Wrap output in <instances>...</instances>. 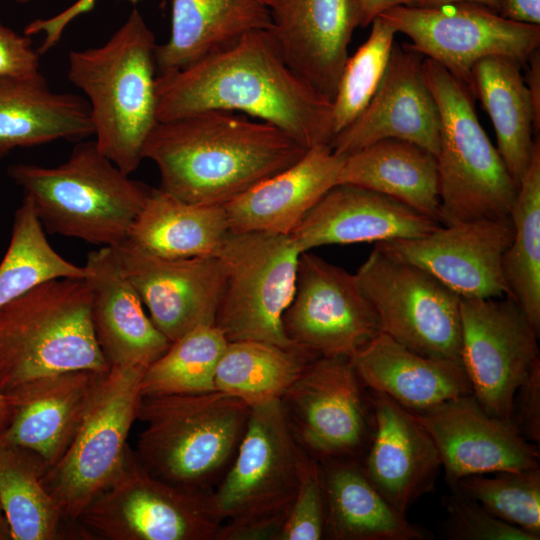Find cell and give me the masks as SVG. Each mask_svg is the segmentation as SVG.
I'll list each match as a JSON object with an SVG mask.
<instances>
[{"instance_id": "4", "label": "cell", "mask_w": 540, "mask_h": 540, "mask_svg": "<svg viewBox=\"0 0 540 540\" xmlns=\"http://www.w3.org/2000/svg\"><path fill=\"white\" fill-rule=\"evenodd\" d=\"M49 233L118 247L129 236L151 189L124 173L96 146L79 141L64 163H18L7 170Z\"/></svg>"}, {"instance_id": "46", "label": "cell", "mask_w": 540, "mask_h": 540, "mask_svg": "<svg viewBox=\"0 0 540 540\" xmlns=\"http://www.w3.org/2000/svg\"><path fill=\"white\" fill-rule=\"evenodd\" d=\"M499 14L515 22L540 25V0H502Z\"/></svg>"}, {"instance_id": "23", "label": "cell", "mask_w": 540, "mask_h": 540, "mask_svg": "<svg viewBox=\"0 0 540 540\" xmlns=\"http://www.w3.org/2000/svg\"><path fill=\"white\" fill-rule=\"evenodd\" d=\"M373 433L362 468L400 512L434 490L441 466L435 443L415 414L387 395L369 390Z\"/></svg>"}, {"instance_id": "37", "label": "cell", "mask_w": 540, "mask_h": 540, "mask_svg": "<svg viewBox=\"0 0 540 540\" xmlns=\"http://www.w3.org/2000/svg\"><path fill=\"white\" fill-rule=\"evenodd\" d=\"M85 276L84 266L66 260L51 246L32 201L25 196L0 263V308L43 282Z\"/></svg>"}, {"instance_id": "15", "label": "cell", "mask_w": 540, "mask_h": 540, "mask_svg": "<svg viewBox=\"0 0 540 540\" xmlns=\"http://www.w3.org/2000/svg\"><path fill=\"white\" fill-rule=\"evenodd\" d=\"M461 362L478 403L510 422L516 390L540 361L539 334L510 296L461 298Z\"/></svg>"}, {"instance_id": "27", "label": "cell", "mask_w": 540, "mask_h": 540, "mask_svg": "<svg viewBox=\"0 0 540 540\" xmlns=\"http://www.w3.org/2000/svg\"><path fill=\"white\" fill-rule=\"evenodd\" d=\"M350 361L368 390L412 412L473 394L462 362L421 355L382 332Z\"/></svg>"}, {"instance_id": "9", "label": "cell", "mask_w": 540, "mask_h": 540, "mask_svg": "<svg viewBox=\"0 0 540 540\" xmlns=\"http://www.w3.org/2000/svg\"><path fill=\"white\" fill-rule=\"evenodd\" d=\"M222 523L212 493L151 475L130 446L75 522L81 539L101 540H212Z\"/></svg>"}, {"instance_id": "51", "label": "cell", "mask_w": 540, "mask_h": 540, "mask_svg": "<svg viewBox=\"0 0 540 540\" xmlns=\"http://www.w3.org/2000/svg\"><path fill=\"white\" fill-rule=\"evenodd\" d=\"M0 540H13L12 531L0 503Z\"/></svg>"}, {"instance_id": "43", "label": "cell", "mask_w": 540, "mask_h": 540, "mask_svg": "<svg viewBox=\"0 0 540 540\" xmlns=\"http://www.w3.org/2000/svg\"><path fill=\"white\" fill-rule=\"evenodd\" d=\"M40 54L26 34L0 22V79H28L40 74Z\"/></svg>"}, {"instance_id": "39", "label": "cell", "mask_w": 540, "mask_h": 540, "mask_svg": "<svg viewBox=\"0 0 540 540\" xmlns=\"http://www.w3.org/2000/svg\"><path fill=\"white\" fill-rule=\"evenodd\" d=\"M371 24L367 40L352 56H348L341 72L332 101L333 137L362 113L388 64L397 32L379 16Z\"/></svg>"}, {"instance_id": "28", "label": "cell", "mask_w": 540, "mask_h": 540, "mask_svg": "<svg viewBox=\"0 0 540 540\" xmlns=\"http://www.w3.org/2000/svg\"><path fill=\"white\" fill-rule=\"evenodd\" d=\"M94 135L86 99L50 89L43 74L0 79V158L16 148Z\"/></svg>"}, {"instance_id": "22", "label": "cell", "mask_w": 540, "mask_h": 540, "mask_svg": "<svg viewBox=\"0 0 540 540\" xmlns=\"http://www.w3.org/2000/svg\"><path fill=\"white\" fill-rule=\"evenodd\" d=\"M441 224L385 194L352 184L332 187L290 236L300 252L332 244L426 236Z\"/></svg>"}, {"instance_id": "49", "label": "cell", "mask_w": 540, "mask_h": 540, "mask_svg": "<svg viewBox=\"0 0 540 540\" xmlns=\"http://www.w3.org/2000/svg\"><path fill=\"white\" fill-rule=\"evenodd\" d=\"M458 2H471L483 5L497 13L500 12L502 0H421L418 6L435 7Z\"/></svg>"}, {"instance_id": "12", "label": "cell", "mask_w": 540, "mask_h": 540, "mask_svg": "<svg viewBox=\"0 0 540 540\" xmlns=\"http://www.w3.org/2000/svg\"><path fill=\"white\" fill-rule=\"evenodd\" d=\"M355 275L382 333L421 355L461 362V297L454 291L377 247Z\"/></svg>"}, {"instance_id": "16", "label": "cell", "mask_w": 540, "mask_h": 540, "mask_svg": "<svg viewBox=\"0 0 540 540\" xmlns=\"http://www.w3.org/2000/svg\"><path fill=\"white\" fill-rule=\"evenodd\" d=\"M283 327L293 344L318 357L350 358L381 333L356 275L310 251L300 254Z\"/></svg>"}, {"instance_id": "34", "label": "cell", "mask_w": 540, "mask_h": 540, "mask_svg": "<svg viewBox=\"0 0 540 540\" xmlns=\"http://www.w3.org/2000/svg\"><path fill=\"white\" fill-rule=\"evenodd\" d=\"M47 469L32 450L0 440V503L13 540L81 539L43 486Z\"/></svg>"}, {"instance_id": "50", "label": "cell", "mask_w": 540, "mask_h": 540, "mask_svg": "<svg viewBox=\"0 0 540 540\" xmlns=\"http://www.w3.org/2000/svg\"><path fill=\"white\" fill-rule=\"evenodd\" d=\"M14 413V405L10 395L0 392V435L10 424Z\"/></svg>"}, {"instance_id": "40", "label": "cell", "mask_w": 540, "mask_h": 540, "mask_svg": "<svg viewBox=\"0 0 540 540\" xmlns=\"http://www.w3.org/2000/svg\"><path fill=\"white\" fill-rule=\"evenodd\" d=\"M453 487L497 518L540 539V466L471 475Z\"/></svg>"}, {"instance_id": "18", "label": "cell", "mask_w": 540, "mask_h": 540, "mask_svg": "<svg viewBox=\"0 0 540 540\" xmlns=\"http://www.w3.org/2000/svg\"><path fill=\"white\" fill-rule=\"evenodd\" d=\"M413 413L433 439L450 487L471 475L539 466V445L489 414L473 394Z\"/></svg>"}, {"instance_id": "24", "label": "cell", "mask_w": 540, "mask_h": 540, "mask_svg": "<svg viewBox=\"0 0 540 540\" xmlns=\"http://www.w3.org/2000/svg\"><path fill=\"white\" fill-rule=\"evenodd\" d=\"M84 267L92 325L109 368H148L171 342L145 313L139 295L122 272L115 249L104 246L89 252Z\"/></svg>"}, {"instance_id": "33", "label": "cell", "mask_w": 540, "mask_h": 540, "mask_svg": "<svg viewBox=\"0 0 540 540\" xmlns=\"http://www.w3.org/2000/svg\"><path fill=\"white\" fill-rule=\"evenodd\" d=\"M521 65L508 57L489 56L471 71L472 92L491 119L497 150L518 186L532 158V132L540 128Z\"/></svg>"}, {"instance_id": "21", "label": "cell", "mask_w": 540, "mask_h": 540, "mask_svg": "<svg viewBox=\"0 0 540 540\" xmlns=\"http://www.w3.org/2000/svg\"><path fill=\"white\" fill-rule=\"evenodd\" d=\"M289 68L332 102L354 30L360 0H260Z\"/></svg>"}, {"instance_id": "25", "label": "cell", "mask_w": 540, "mask_h": 540, "mask_svg": "<svg viewBox=\"0 0 540 540\" xmlns=\"http://www.w3.org/2000/svg\"><path fill=\"white\" fill-rule=\"evenodd\" d=\"M103 373L67 371L17 386L7 393L14 413L0 440L32 450L48 469L54 466L73 441Z\"/></svg>"}, {"instance_id": "47", "label": "cell", "mask_w": 540, "mask_h": 540, "mask_svg": "<svg viewBox=\"0 0 540 540\" xmlns=\"http://www.w3.org/2000/svg\"><path fill=\"white\" fill-rule=\"evenodd\" d=\"M421 0H360V27H365L384 11L396 6H418Z\"/></svg>"}, {"instance_id": "3", "label": "cell", "mask_w": 540, "mask_h": 540, "mask_svg": "<svg viewBox=\"0 0 540 540\" xmlns=\"http://www.w3.org/2000/svg\"><path fill=\"white\" fill-rule=\"evenodd\" d=\"M156 39L137 9L98 47L68 55V80L86 96L97 148L130 175L158 123Z\"/></svg>"}, {"instance_id": "17", "label": "cell", "mask_w": 540, "mask_h": 540, "mask_svg": "<svg viewBox=\"0 0 540 540\" xmlns=\"http://www.w3.org/2000/svg\"><path fill=\"white\" fill-rule=\"evenodd\" d=\"M513 232L509 215L441 225L426 236L384 241L375 247L423 268L461 298L511 297L502 257Z\"/></svg>"}, {"instance_id": "30", "label": "cell", "mask_w": 540, "mask_h": 540, "mask_svg": "<svg viewBox=\"0 0 540 540\" xmlns=\"http://www.w3.org/2000/svg\"><path fill=\"white\" fill-rule=\"evenodd\" d=\"M325 537L334 540H430L370 482L357 460L323 462Z\"/></svg>"}, {"instance_id": "11", "label": "cell", "mask_w": 540, "mask_h": 540, "mask_svg": "<svg viewBox=\"0 0 540 540\" xmlns=\"http://www.w3.org/2000/svg\"><path fill=\"white\" fill-rule=\"evenodd\" d=\"M146 369L110 367L102 374L73 441L43 475L44 488L67 522L75 524L121 468Z\"/></svg>"}, {"instance_id": "6", "label": "cell", "mask_w": 540, "mask_h": 540, "mask_svg": "<svg viewBox=\"0 0 540 540\" xmlns=\"http://www.w3.org/2000/svg\"><path fill=\"white\" fill-rule=\"evenodd\" d=\"M249 413L244 401L218 390L141 395L137 419L145 426L135 454L161 480L205 488L238 447Z\"/></svg>"}, {"instance_id": "7", "label": "cell", "mask_w": 540, "mask_h": 540, "mask_svg": "<svg viewBox=\"0 0 540 540\" xmlns=\"http://www.w3.org/2000/svg\"><path fill=\"white\" fill-rule=\"evenodd\" d=\"M422 68L441 120L440 224L509 216L518 185L478 121L473 93L432 59L424 57Z\"/></svg>"}, {"instance_id": "44", "label": "cell", "mask_w": 540, "mask_h": 540, "mask_svg": "<svg viewBox=\"0 0 540 540\" xmlns=\"http://www.w3.org/2000/svg\"><path fill=\"white\" fill-rule=\"evenodd\" d=\"M510 423L528 441L540 442V361L535 363L515 392Z\"/></svg>"}, {"instance_id": "42", "label": "cell", "mask_w": 540, "mask_h": 540, "mask_svg": "<svg viewBox=\"0 0 540 540\" xmlns=\"http://www.w3.org/2000/svg\"><path fill=\"white\" fill-rule=\"evenodd\" d=\"M442 504L447 516L441 532L449 540H536L529 533L497 518L481 504L450 487Z\"/></svg>"}, {"instance_id": "36", "label": "cell", "mask_w": 540, "mask_h": 540, "mask_svg": "<svg viewBox=\"0 0 540 540\" xmlns=\"http://www.w3.org/2000/svg\"><path fill=\"white\" fill-rule=\"evenodd\" d=\"M513 237L502 257L511 297L540 334V142L535 141L510 211Z\"/></svg>"}, {"instance_id": "10", "label": "cell", "mask_w": 540, "mask_h": 540, "mask_svg": "<svg viewBox=\"0 0 540 540\" xmlns=\"http://www.w3.org/2000/svg\"><path fill=\"white\" fill-rule=\"evenodd\" d=\"M300 254L290 235L227 234L217 253L222 287L215 326L228 342L256 340L300 348L283 327V315L295 292Z\"/></svg>"}, {"instance_id": "2", "label": "cell", "mask_w": 540, "mask_h": 540, "mask_svg": "<svg viewBox=\"0 0 540 540\" xmlns=\"http://www.w3.org/2000/svg\"><path fill=\"white\" fill-rule=\"evenodd\" d=\"M306 150L269 123L207 110L158 122L142 156L157 166L161 189L187 202L224 205Z\"/></svg>"}, {"instance_id": "26", "label": "cell", "mask_w": 540, "mask_h": 540, "mask_svg": "<svg viewBox=\"0 0 540 540\" xmlns=\"http://www.w3.org/2000/svg\"><path fill=\"white\" fill-rule=\"evenodd\" d=\"M346 156L315 145L291 166L224 204L230 231L290 235L335 185Z\"/></svg>"}, {"instance_id": "29", "label": "cell", "mask_w": 540, "mask_h": 540, "mask_svg": "<svg viewBox=\"0 0 540 540\" xmlns=\"http://www.w3.org/2000/svg\"><path fill=\"white\" fill-rule=\"evenodd\" d=\"M270 27L260 0H172L170 36L155 50L157 75L181 70L248 32Z\"/></svg>"}, {"instance_id": "1", "label": "cell", "mask_w": 540, "mask_h": 540, "mask_svg": "<svg viewBox=\"0 0 540 540\" xmlns=\"http://www.w3.org/2000/svg\"><path fill=\"white\" fill-rule=\"evenodd\" d=\"M156 97L158 122L207 110L239 111L279 128L305 149L333 137L332 102L289 68L269 29L248 32L181 70L157 75Z\"/></svg>"}, {"instance_id": "48", "label": "cell", "mask_w": 540, "mask_h": 540, "mask_svg": "<svg viewBox=\"0 0 540 540\" xmlns=\"http://www.w3.org/2000/svg\"><path fill=\"white\" fill-rule=\"evenodd\" d=\"M529 62L525 84L528 88L534 108L537 124L540 126V55L535 51L527 60Z\"/></svg>"}, {"instance_id": "14", "label": "cell", "mask_w": 540, "mask_h": 540, "mask_svg": "<svg viewBox=\"0 0 540 540\" xmlns=\"http://www.w3.org/2000/svg\"><path fill=\"white\" fill-rule=\"evenodd\" d=\"M363 386L348 357H318L305 367L281 402L308 453L327 462L367 451L373 411Z\"/></svg>"}, {"instance_id": "5", "label": "cell", "mask_w": 540, "mask_h": 540, "mask_svg": "<svg viewBox=\"0 0 540 540\" xmlns=\"http://www.w3.org/2000/svg\"><path fill=\"white\" fill-rule=\"evenodd\" d=\"M75 370H109L95 337L85 279L43 282L0 308L1 393Z\"/></svg>"}, {"instance_id": "32", "label": "cell", "mask_w": 540, "mask_h": 540, "mask_svg": "<svg viewBox=\"0 0 540 540\" xmlns=\"http://www.w3.org/2000/svg\"><path fill=\"white\" fill-rule=\"evenodd\" d=\"M338 184L385 194L439 222L436 156L412 142L382 139L346 156Z\"/></svg>"}, {"instance_id": "19", "label": "cell", "mask_w": 540, "mask_h": 540, "mask_svg": "<svg viewBox=\"0 0 540 540\" xmlns=\"http://www.w3.org/2000/svg\"><path fill=\"white\" fill-rule=\"evenodd\" d=\"M114 249L123 274L170 342L197 327L215 325L222 287L217 256L163 258L127 243Z\"/></svg>"}, {"instance_id": "13", "label": "cell", "mask_w": 540, "mask_h": 540, "mask_svg": "<svg viewBox=\"0 0 540 540\" xmlns=\"http://www.w3.org/2000/svg\"><path fill=\"white\" fill-rule=\"evenodd\" d=\"M379 17L407 35L412 50L442 65L471 92V71L477 61L502 56L525 64L540 45L539 25L509 20L471 2L396 6Z\"/></svg>"}, {"instance_id": "45", "label": "cell", "mask_w": 540, "mask_h": 540, "mask_svg": "<svg viewBox=\"0 0 540 540\" xmlns=\"http://www.w3.org/2000/svg\"><path fill=\"white\" fill-rule=\"evenodd\" d=\"M136 4L141 0H125ZM97 0H77L60 13L47 18L35 19L24 29V34L32 36L43 34V41L38 48V53L44 54L55 47L60 41L66 27L77 17L92 11Z\"/></svg>"}, {"instance_id": "38", "label": "cell", "mask_w": 540, "mask_h": 540, "mask_svg": "<svg viewBox=\"0 0 540 540\" xmlns=\"http://www.w3.org/2000/svg\"><path fill=\"white\" fill-rule=\"evenodd\" d=\"M228 341L215 325L197 327L171 342L144 372L141 395L196 394L216 390L215 372Z\"/></svg>"}, {"instance_id": "31", "label": "cell", "mask_w": 540, "mask_h": 540, "mask_svg": "<svg viewBox=\"0 0 540 540\" xmlns=\"http://www.w3.org/2000/svg\"><path fill=\"white\" fill-rule=\"evenodd\" d=\"M230 232L223 205L184 201L151 189L124 242L170 259L217 256Z\"/></svg>"}, {"instance_id": "41", "label": "cell", "mask_w": 540, "mask_h": 540, "mask_svg": "<svg viewBox=\"0 0 540 540\" xmlns=\"http://www.w3.org/2000/svg\"><path fill=\"white\" fill-rule=\"evenodd\" d=\"M326 500L322 465L302 449L298 483L288 515L276 540H319L325 537Z\"/></svg>"}, {"instance_id": "20", "label": "cell", "mask_w": 540, "mask_h": 540, "mask_svg": "<svg viewBox=\"0 0 540 540\" xmlns=\"http://www.w3.org/2000/svg\"><path fill=\"white\" fill-rule=\"evenodd\" d=\"M423 56L394 43L383 77L368 105L329 145L348 156L382 139H400L433 153L439 148L440 113L423 74Z\"/></svg>"}, {"instance_id": "52", "label": "cell", "mask_w": 540, "mask_h": 540, "mask_svg": "<svg viewBox=\"0 0 540 540\" xmlns=\"http://www.w3.org/2000/svg\"><path fill=\"white\" fill-rule=\"evenodd\" d=\"M14 1H15L16 3H18V4H27V3H29V2H31V1H33V0H14Z\"/></svg>"}, {"instance_id": "8", "label": "cell", "mask_w": 540, "mask_h": 540, "mask_svg": "<svg viewBox=\"0 0 540 540\" xmlns=\"http://www.w3.org/2000/svg\"><path fill=\"white\" fill-rule=\"evenodd\" d=\"M237 457L216 492L215 540H276L292 505L302 447L281 399L250 407Z\"/></svg>"}, {"instance_id": "35", "label": "cell", "mask_w": 540, "mask_h": 540, "mask_svg": "<svg viewBox=\"0 0 540 540\" xmlns=\"http://www.w3.org/2000/svg\"><path fill=\"white\" fill-rule=\"evenodd\" d=\"M317 355L302 348L238 340L227 343L217 364L215 389L249 407L281 399Z\"/></svg>"}]
</instances>
